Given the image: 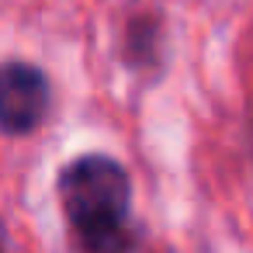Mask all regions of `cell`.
Instances as JSON below:
<instances>
[{"label":"cell","mask_w":253,"mask_h":253,"mask_svg":"<svg viewBox=\"0 0 253 253\" xmlns=\"http://www.w3.org/2000/svg\"><path fill=\"white\" fill-rule=\"evenodd\" d=\"M0 122H4L7 135H28L42 125V118L49 115V80L42 70L28 66V63H7L0 73Z\"/></svg>","instance_id":"2"},{"label":"cell","mask_w":253,"mask_h":253,"mask_svg":"<svg viewBox=\"0 0 253 253\" xmlns=\"http://www.w3.org/2000/svg\"><path fill=\"white\" fill-rule=\"evenodd\" d=\"M59 201L77 253H132L139 243L132 222V184L118 160L90 153L59 173Z\"/></svg>","instance_id":"1"}]
</instances>
